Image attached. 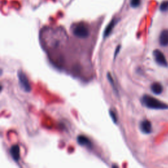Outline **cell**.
Here are the masks:
<instances>
[{
	"instance_id": "8",
	"label": "cell",
	"mask_w": 168,
	"mask_h": 168,
	"mask_svg": "<svg viewBox=\"0 0 168 168\" xmlns=\"http://www.w3.org/2000/svg\"><path fill=\"white\" fill-rule=\"evenodd\" d=\"M151 91L155 95H160L163 92V86L160 83L155 82L151 85Z\"/></svg>"
},
{
	"instance_id": "5",
	"label": "cell",
	"mask_w": 168,
	"mask_h": 168,
	"mask_svg": "<svg viewBox=\"0 0 168 168\" xmlns=\"http://www.w3.org/2000/svg\"><path fill=\"white\" fill-rule=\"evenodd\" d=\"M140 129L143 133L149 134L152 132V124L148 119H145L141 122L140 124Z\"/></svg>"
},
{
	"instance_id": "12",
	"label": "cell",
	"mask_w": 168,
	"mask_h": 168,
	"mask_svg": "<svg viewBox=\"0 0 168 168\" xmlns=\"http://www.w3.org/2000/svg\"><path fill=\"white\" fill-rule=\"evenodd\" d=\"M141 3V0H131L130 5L133 8H137L139 7Z\"/></svg>"
},
{
	"instance_id": "9",
	"label": "cell",
	"mask_w": 168,
	"mask_h": 168,
	"mask_svg": "<svg viewBox=\"0 0 168 168\" xmlns=\"http://www.w3.org/2000/svg\"><path fill=\"white\" fill-rule=\"evenodd\" d=\"M77 143L80 144V145L82 146H91V143L88 137H86L85 136L83 135H80L77 137Z\"/></svg>"
},
{
	"instance_id": "13",
	"label": "cell",
	"mask_w": 168,
	"mask_h": 168,
	"mask_svg": "<svg viewBox=\"0 0 168 168\" xmlns=\"http://www.w3.org/2000/svg\"><path fill=\"white\" fill-rule=\"evenodd\" d=\"M110 115L111 118H112L113 122H114V123H117V121H118V119H117V117H116V114H115L114 112L113 111L110 110Z\"/></svg>"
},
{
	"instance_id": "7",
	"label": "cell",
	"mask_w": 168,
	"mask_h": 168,
	"mask_svg": "<svg viewBox=\"0 0 168 168\" xmlns=\"http://www.w3.org/2000/svg\"><path fill=\"white\" fill-rule=\"evenodd\" d=\"M10 154L13 160L16 161H19L20 159V148L18 145H14L11 146L10 150Z\"/></svg>"
},
{
	"instance_id": "14",
	"label": "cell",
	"mask_w": 168,
	"mask_h": 168,
	"mask_svg": "<svg viewBox=\"0 0 168 168\" xmlns=\"http://www.w3.org/2000/svg\"><path fill=\"white\" fill-rule=\"evenodd\" d=\"M107 77H108V80H109V82L111 83V85H112V87L114 88V90H116L115 89V87H114V81H113V79H112V76H111V75L109 73L107 75Z\"/></svg>"
},
{
	"instance_id": "4",
	"label": "cell",
	"mask_w": 168,
	"mask_h": 168,
	"mask_svg": "<svg viewBox=\"0 0 168 168\" xmlns=\"http://www.w3.org/2000/svg\"><path fill=\"white\" fill-rule=\"evenodd\" d=\"M154 59L156 62L158 64L161 66L163 67H168V62L167 61V59L165 56L164 54L160 50L156 49L154 51Z\"/></svg>"
},
{
	"instance_id": "1",
	"label": "cell",
	"mask_w": 168,
	"mask_h": 168,
	"mask_svg": "<svg viewBox=\"0 0 168 168\" xmlns=\"http://www.w3.org/2000/svg\"><path fill=\"white\" fill-rule=\"evenodd\" d=\"M141 101L144 106L148 109L155 110H166L168 109V105L167 104L151 96L147 95H144Z\"/></svg>"
},
{
	"instance_id": "2",
	"label": "cell",
	"mask_w": 168,
	"mask_h": 168,
	"mask_svg": "<svg viewBox=\"0 0 168 168\" xmlns=\"http://www.w3.org/2000/svg\"><path fill=\"white\" fill-rule=\"evenodd\" d=\"M73 34L79 38L84 39L88 38L89 35V30L88 27L84 24H78L75 26L73 29Z\"/></svg>"
},
{
	"instance_id": "11",
	"label": "cell",
	"mask_w": 168,
	"mask_h": 168,
	"mask_svg": "<svg viewBox=\"0 0 168 168\" xmlns=\"http://www.w3.org/2000/svg\"><path fill=\"white\" fill-rule=\"evenodd\" d=\"M160 9L162 12H166L168 11V1H164L161 2L160 5Z\"/></svg>"
},
{
	"instance_id": "10",
	"label": "cell",
	"mask_w": 168,
	"mask_h": 168,
	"mask_svg": "<svg viewBox=\"0 0 168 168\" xmlns=\"http://www.w3.org/2000/svg\"><path fill=\"white\" fill-rule=\"evenodd\" d=\"M116 22H117V20L116 19H113L109 23V25L107 26V27L106 28V29H105L104 32V38L108 37L110 34V33L112 32L113 28H114Z\"/></svg>"
},
{
	"instance_id": "3",
	"label": "cell",
	"mask_w": 168,
	"mask_h": 168,
	"mask_svg": "<svg viewBox=\"0 0 168 168\" xmlns=\"http://www.w3.org/2000/svg\"><path fill=\"white\" fill-rule=\"evenodd\" d=\"M18 77L20 87L25 92H30L31 91V86L30 85L28 77H26V74L22 70L18 72Z\"/></svg>"
},
{
	"instance_id": "6",
	"label": "cell",
	"mask_w": 168,
	"mask_h": 168,
	"mask_svg": "<svg viewBox=\"0 0 168 168\" xmlns=\"http://www.w3.org/2000/svg\"><path fill=\"white\" fill-rule=\"evenodd\" d=\"M159 42L161 46L166 47L168 46V30L166 29L161 31L159 37Z\"/></svg>"
},
{
	"instance_id": "15",
	"label": "cell",
	"mask_w": 168,
	"mask_h": 168,
	"mask_svg": "<svg viewBox=\"0 0 168 168\" xmlns=\"http://www.w3.org/2000/svg\"><path fill=\"white\" fill-rule=\"evenodd\" d=\"M119 49H120V46H118V47H117L116 51H115V54H114V57H116V56L117 55V54H118V53L119 52Z\"/></svg>"
}]
</instances>
